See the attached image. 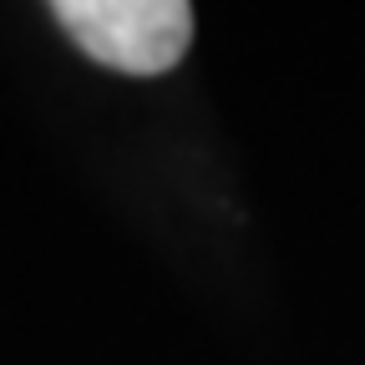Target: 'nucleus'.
I'll use <instances>...</instances> for the list:
<instances>
[{
  "label": "nucleus",
  "instance_id": "1",
  "mask_svg": "<svg viewBox=\"0 0 365 365\" xmlns=\"http://www.w3.org/2000/svg\"><path fill=\"white\" fill-rule=\"evenodd\" d=\"M51 16L97 66L127 76L173 71L193 41V11L182 0H61Z\"/></svg>",
  "mask_w": 365,
  "mask_h": 365
}]
</instances>
